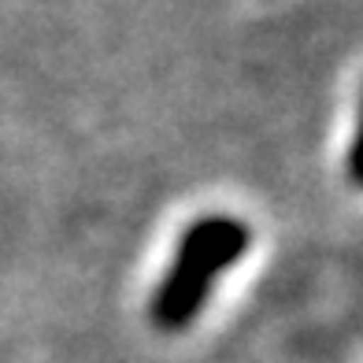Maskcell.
<instances>
[{
  "label": "cell",
  "mask_w": 363,
  "mask_h": 363,
  "mask_svg": "<svg viewBox=\"0 0 363 363\" xmlns=\"http://www.w3.org/2000/svg\"><path fill=\"white\" fill-rule=\"evenodd\" d=\"M252 230L234 216H204L189 223L178 238L174 259L152 293L148 315L160 330L178 334L204 311L219 274L249 252Z\"/></svg>",
  "instance_id": "1"
},
{
  "label": "cell",
  "mask_w": 363,
  "mask_h": 363,
  "mask_svg": "<svg viewBox=\"0 0 363 363\" xmlns=\"http://www.w3.org/2000/svg\"><path fill=\"white\" fill-rule=\"evenodd\" d=\"M349 182L363 189V93H359V115H356V134H352V145H349Z\"/></svg>",
  "instance_id": "2"
}]
</instances>
